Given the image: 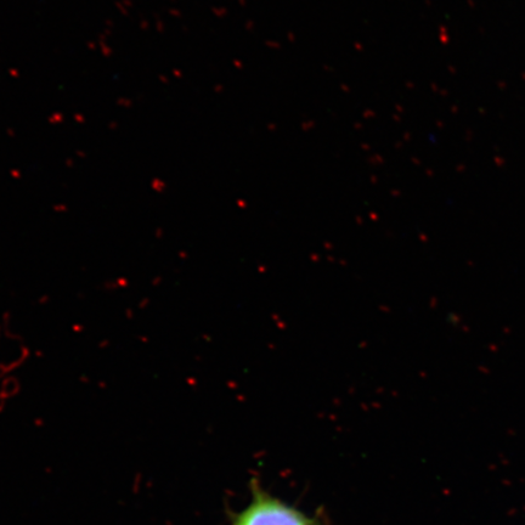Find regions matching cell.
Here are the masks:
<instances>
[{
	"label": "cell",
	"instance_id": "cell-1",
	"mask_svg": "<svg viewBox=\"0 0 525 525\" xmlns=\"http://www.w3.org/2000/svg\"><path fill=\"white\" fill-rule=\"evenodd\" d=\"M231 525H326L265 493L254 485L252 500L244 510L236 513Z\"/></svg>",
	"mask_w": 525,
	"mask_h": 525
}]
</instances>
